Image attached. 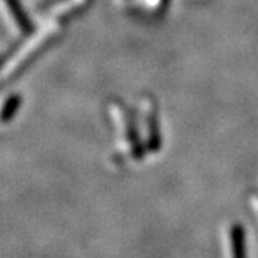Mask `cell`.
<instances>
[{
	"instance_id": "cell-2",
	"label": "cell",
	"mask_w": 258,
	"mask_h": 258,
	"mask_svg": "<svg viewBox=\"0 0 258 258\" xmlns=\"http://www.w3.org/2000/svg\"><path fill=\"white\" fill-rule=\"evenodd\" d=\"M231 238V258H247L245 245V231L240 224H235L230 232Z\"/></svg>"
},
{
	"instance_id": "cell-4",
	"label": "cell",
	"mask_w": 258,
	"mask_h": 258,
	"mask_svg": "<svg viewBox=\"0 0 258 258\" xmlns=\"http://www.w3.org/2000/svg\"><path fill=\"white\" fill-rule=\"evenodd\" d=\"M20 103H22V98L18 93L10 95L9 98L5 101L3 109H2V122L3 123H8L15 118V115L18 113L19 108H20Z\"/></svg>"
},
{
	"instance_id": "cell-3",
	"label": "cell",
	"mask_w": 258,
	"mask_h": 258,
	"mask_svg": "<svg viewBox=\"0 0 258 258\" xmlns=\"http://www.w3.org/2000/svg\"><path fill=\"white\" fill-rule=\"evenodd\" d=\"M6 5L9 8L12 18L15 19V22H16V25H18L19 28L22 29L23 32H32L33 25H32L28 15L25 13L20 2L19 0H6Z\"/></svg>"
},
{
	"instance_id": "cell-1",
	"label": "cell",
	"mask_w": 258,
	"mask_h": 258,
	"mask_svg": "<svg viewBox=\"0 0 258 258\" xmlns=\"http://www.w3.org/2000/svg\"><path fill=\"white\" fill-rule=\"evenodd\" d=\"M147 131H148V147L149 151H158L159 148V128H158V116L157 109L154 102L148 105L147 111Z\"/></svg>"
}]
</instances>
